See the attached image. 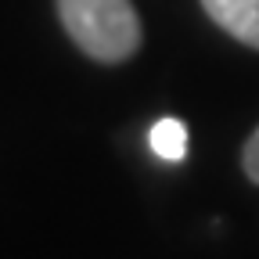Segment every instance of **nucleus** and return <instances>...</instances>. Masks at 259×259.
<instances>
[{"mask_svg":"<svg viewBox=\"0 0 259 259\" xmlns=\"http://www.w3.org/2000/svg\"><path fill=\"white\" fill-rule=\"evenodd\" d=\"M58 15L72 44L94 61H126L141 47V18L130 0H58Z\"/></svg>","mask_w":259,"mask_h":259,"instance_id":"nucleus-1","label":"nucleus"},{"mask_svg":"<svg viewBox=\"0 0 259 259\" xmlns=\"http://www.w3.org/2000/svg\"><path fill=\"white\" fill-rule=\"evenodd\" d=\"M202 8L238 44L259 51V0H202Z\"/></svg>","mask_w":259,"mask_h":259,"instance_id":"nucleus-2","label":"nucleus"},{"mask_svg":"<svg viewBox=\"0 0 259 259\" xmlns=\"http://www.w3.org/2000/svg\"><path fill=\"white\" fill-rule=\"evenodd\" d=\"M148 141H151V151H155L158 158L180 162V158L187 155V126H184L180 119H158V122L151 126Z\"/></svg>","mask_w":259,"mask_h":259,"instance_id":"nucleus-3","label":"nucleus"},{"mask_svg":"<svg viewBox=\"0 0 259 259\" xmlns=\"http://www.w3.org/2000/svg\"><path fill=\"white\" fill-rule=\"evenodd\" d=\"M241 169L248 173V180L259 184V130L248 137V144H245V151H241Z\"/></svg>","mask_w":259,"mask_h":259,"instance_id":"nucleus-4","label":"nucleus"}]
</instances>
